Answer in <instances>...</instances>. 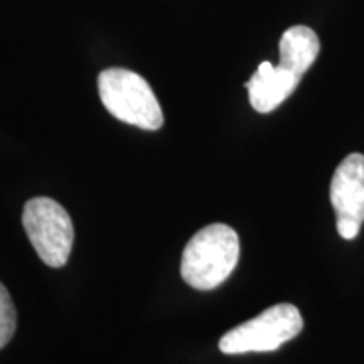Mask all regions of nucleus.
<instances>
[{
  "instance_id": "20e7f679",
  "label": "nucleus",
  "mask_w": 364,
  "mask_h": 364,
  "mask_svg": "<svg viewBox=\"0 0 364 364\" xmlns=\"http://www.w3.org/2000/svg\"><path fill=\"white\" fill-rule=\"evenodd\" d=\"M22 225L31 245L39 258L51 268H61L68 263L75 228L71 216L51 198H34L26 203Z\"/></svg>"
},
{
  "instance_id": "6e6552de",
  "label": "nucleus",
  "mask_w": 364,
  "mask_h": 364,
  "mask_svg": "<svg viewBox=\"0 0 364 364\" xmlns=\"http://www.w3.org/2000/svg\"><path fill=\"white\" fill-rule=\"evenodd\" d=\"M17 327V311L11 294L0 284V349L6 348L14 338Z\"/></svg>"
},
{
  "instance_id": "f03ea898",
  "label": "nucleus",
  "mask_w": 364,
  "mask_h": 364,
  "mask_svg": "<svg viewBox=\"0 0 364 364\" xmlns=\"http://www.w3.org/2000/svg\"><path fill=\"white\" fill-rule=\"evenodd\" d=\"M100 100L120 122L144 130H159L164 113L150 85L142 76L124 68H110L98 76Z\"/></svg>"
},
{
  "instance_id": "f257e3e1",
  "label": "nucleus",
  "mask_w": 364,
  "mask_h": 364,
  "mask_svg": "<svg viewBox=\"0 0 364 364\" xmlns=\"http://www.w3.org/2000/svg\"><path fill=\"white\" fill-rule=\"evenodd\" d=\"M240 260V238L231 226L215 223L199 230L182 252L181 275L196 290L220 287Z\"/></svg>"
},
{
  "instance_id": "0eeeda50",
  "label": "nucleus",
  "mask_w": 364,
  "mask_h": 364,
  "mask_svg": "<svg viewBox=\"0 0 364 364\" xmlns=\"http://www.w3.org/2000/svg\"><path fill=\"white\" fill-rule=\"evenodd\" d=\"M280 66L302 78L314 65L321 51L317 34L307 26H294L285 31L280 39Z\"/></svg>"
},
{
  "instance_id": "39448f33",
  "label": "nucleus",
  "mask_w": 364,
  "mask_h": 364,
  "mask_svg": "<svg viewBox=\"0 0 364 364\" xmlns=\"http://www.w3.org/2000/svg\"><path fill=\"white\" fill-rule=\"evenodd\" d=\"M331 203L338 216V231L344 240H354L364 223V156L349 154L339 164L331 181Z\"/></svg>"
},
{
  "instance_id": "7ed1b4c3",
  "label": "nucleus",
  "mask_w": 364,
  "mask_h": 364,
  "mask_svg": "<svg viewBox=\"0 0 364 364\" xmlns=\"http://www.w3.org/2000/svg\"><path fill=\"white\" fill-rule=\"evenodd\" d=\"M304 327L300 311L292 304H277L252 321L233 327L220 339L225 354L270 353L297 338Z\"/></svg>"
},
{
  "instance_id": "423d86ee",
  "label": "nucleus",
  "mask_w": 364,
  "mask_h": 364,
  "mask_svg": "<svg viewBox=\"0 0 364 364\" xmlns=\"http://www.w3.org/2000/svg\"><path fill=\"white\" fill-rule=\"evenodd\" d=\"M299 83L300 76L295 73L263 61L247 83L250 103L258 113H270L294 93Z\"/></svg>"
}]
</instances>
